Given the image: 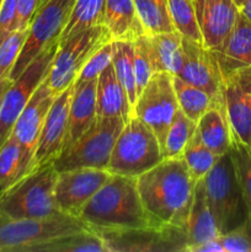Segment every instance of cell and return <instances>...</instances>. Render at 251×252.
<instances>
[{"instance_id":"obj_9","label":"cell","mask_w":251,"mask_h":252,"mask_svg":"<svg viewBox=\"0 0 251 252\" xmlns=\"http://www.w3.org/2000/svg\"><path fill=\"white\" fill-rule=\"evenodd\" d=\"M75 0H42L27 29L22 51L10 73L14 81L52 43L59 41Z\"/></svg>"},{"instance_id":"obj_27","label":"cell","mask_w":251,"mask_h":252,"mask_svg":"<svg viewBox=\"0 0 251 252\" xmlns=\"http://www.w3.org/2000/svg\"><path fill=\"white\" fill-rule=\"evenodd\" d=\"M172 83H174L179 108L189 120L194 121V122H197L199 117L209 108L218 105H224V102H218L206 90L182 80L179 76L174 75Z\"/></svg>"},{"instance_id":"obj_25","label":"cell","mask_w":251,"mask_h":252,"mask_svg":"<svg viewBox=\"0 0 251 252\" xmlns=\"http://www.w3.org/2000/svg\"><path fill=\"white\" fill-rule=\"evenodd\" d=\"M103 25L113 41L134 42L144 34L133 0H106Z\"/></svg>"},{"instance_id":"obj_18","label":"cell","mask_w":251,"mask_h":252,"mask_svg":"<svg viewBox=\"0 0 251 252\" xmlns=\"http://www.w3.org/2000/svg\"><path fill=\"white\" fill-rule=\"evenodd\" d=\"M54 97L56 96L47 85L46 80L42 81L25 106L12 129L11 134L16 138L27 157L32 160V164L37 142Z\"/></svg>"},{"instance_id":"obj_16","label":"cell","mask_w":251,"mask_h":252,"mask_svg":"<svg viewBox=\"0 0 251 252\" xmlns=\"http://www.w3.org/2000/svg\"><path fill=\"white\" fill-rule=\"evenodd\" d=\"M204 48L217 51L233 31L240 9L234 0H193Z\"/></svg>"},{"instance_id":"obj_47","label":"cell","mask_w":251,"mask_h":252,"mask_svg":"<svg viewBox=\"0 0 251 252\" xmlns=\"http://www.w3.org/2000/svg\"><path fill=\"white\" fill-rule=\"evenodd\" d=\"M192 1H193V0H192Z\"/></svg>"},{"instance_id":"obj_14","label":"cell","mask_w":251,"mask_h":252,"mask_svg":"<svg viewBox=\"0 0 251 252\" xmlns=\"http://www.w3.org/2000/svg\"><path fill=\"white\" fill-rule=\"evenodd\" d=\"M221 93L233 138L251 145V66L224 76Z\"/></svg>"},{"instance_id":"obj_23","label":"cell","mask_w":251,"mask_h":252,"mask_svg":"<svg viewBox=\"0 0 251 252\" xmlns=\"http://www.w3.org/2000/svg\"><path fill=\"white\" fill-rule=\"evenodd\" d=\"M194 133L199 140L218 157L228 153L233 142V133L225 106L218 105L206 111L196 122Z\"/></svg>"},{"instance_id":"obj_7","label":"cell","mask_w":251,"mask_h":252,"mask_svg":"<svg viewBox=\"0 0 251 252\" xmlns=\"http://www.w3.org/2000/svg\"><path fill=\"white\" fill-rule=\"evenodd\" d=\"M113 41L105 25L78 32L59 42L58 49L44 79L54 96L74 85L76 78L91 57L108 42Z\"/></svg>"},{"instance_id":"obj_29","label":"cell","mask_w":251,"mask_h":252,"mask_svg":"<svg viewBox=\"0 0 251 252\" xmlns=\"http://www.w3.org/2000/svg\"><path fill=\"white\" fill-rule=\"evenodd\" d=\"M32 252H107V249L97 234L85 230L52 239Z\"/></svg>"},{"instance_id":"obj_44","label":"cell","mask_w":251,"mask_h":252,"mask_svg":"<svg viewBox=\"0 0 251 252\" xmlns=\"http://www.w3.org/2000/svg\"><path fill=\"white\" fill-rule=\"evenodd\" d=\"M12 80H10L9 78L7 79H4V80H0V105H1V101H2V97H4L5 93H6L7 89L10 88V85H11Z\"/></svg>"},{"instance_id":"obj_17","label":"cell","mask_w":251,"mask_h":252,"mask_svg":"<svg viewBox=\"0 0 251 252\" xmlns=\"http://www.w3.org/2000/svg\"><path fill=\"white\" fill-rule=\"evenodd\" d=\"M182 46L185 58L181 70L176 76L206 90L218 102H224L220 74L211 51L184 37Z\"/></svg>"},{"instance_id":"obj_21","label":"cell","mask_w":251,"mask_h":252,"mask_svg":"<svg viewBox=\"0 0 251 252\" xmlns=\"http://www.w3.org/2000/svg\"><path fill=\"white\" fill-rule=\"evenodd\" d=\"M186 234L188 241L187 252H193L198 246L217 240L220 236L217 221L207 201L203 179L197 181L194 187V197L187 219Z\"/></svg>"},{"instance_id":"obj_20","label":"cell","mask_w":251,"mask_h":252,"mask_svg":"<svg viewBox=\"0 0 251 252\" xmlns=\"http://www.w3.org/2000/svg\"><path fill=\"white\" fill-rule=\"evenodd\" d=\"M96 81L74 84L70 98L65 147L75 142L97 120L96 112Z\"/></svg>"},{"instance_id":"obj_19","label":"cell","mask_w":251,"mask_h":252,"mask_svg":"<svg viewBox=\"0 0 251 252\" xmlns=\"http://www.w3.org/2000/svg\"><path fill=\"white\" fill-rule=\"evenodd\" d=\"M211 53L216 59L221 79L251 66V22L241 12L223 46Z\"/></svg>"},{"instance_id":"obj_5","label":"cell","mask_w":251,"mask_h":252,"mask_svg":"<svg viewBox=\"0 0 251 252\" xmlns=\"http://www.w3.org/2000/svg\"><path fill=\"white\" fill-rule=\"evenodd\" d=\"M162 159L164 155L157 135L139 118L132 116L116 140L107 170L111 174L137 179Z\"/></svg>"},{"instance_id":"obj_31","label":"cell","mask_w":251,"mask_h":252,"mask_svg":"<svg viewBox=\"0 0 251 252\" xmlns=\"http://www.w3.org/2000/svg\"><path fill=\"white\" fill-rule=\"evenodd\" d=\"M144 34L176 31L171 21L169 0H133Z\"/></svg>"},{"instance_id":"obj_46","label":"cell","mask_w":251,"mask_h":252,"mask_svg":"<svg viewBox=\"0 0 251 252\" xmlns=\"http://www.w3.org/2000/svg\"><path fill=\"white\" fill-rule=\"evenodd\" d=\"M1 4H2V0H0V6H1Z\"/></svg>"},{"instance_id":"obj_8","label":"cell","mask_w":251,"mask_h":252,"mask_svg":"<svg viewBox=\"0 0 251 252\" xmlns=\"http://www.w3.org/2000/svg\"><path fill=\"white\" fill-rule=\"evenodd\" d=\"M90 230L76 217L58 214L43 219H12L0 216V252H32L54 238Z\"/></svg>"},{"instance_id":"obj_33","label":"cell","mask_w":251,"mask_h":252,"mask_svg":"<svg viewBox=\"0 0 251 252\" xmlns=\"http://www.w3.org/2000/svg\"><path fill=\"white\" fill-rule=\"evenodd\" d=\"M169 10L175 30L184 38L203 46L201 30L192 0H169ZM204 47V46H203Z\"/></svg>"},{"instance_id":"obj_15","label":"cell","mask_w":251,"mask_h":252,"mask_svg":"<svg viewBox=\"0 0 251 252\" xmlns=\"http://www.w3.org/2000/svg\"><path fill=\"white\" fill-rule=\"evenodd\" d=\"M73 86L54 97L47 113L33 155V170L53 164L65 147Z\"/></svg>"},{"instance_id":"obj_12","label":"cell","mask_w":251,"mask_h":252,"mask_svg":"<svg viewBox=\"0 0 251 252\" xmlns=\"http://www.w3.org/2000/svg\"><path fill=\"white\" fill-rule=\"evenodd\" d=\"M172 78L169 73H155L134 105V116L157 135L161 150L167 129L179 110Z\"/></svg>"},{"instance_id":"obj_35","label":"cell","mask_w":251,"mask_h":252,"mask_svg":"<svg viewBox=\"0 0 251 252\" xmlns=\"http://www.w3.org/2000/svg\"><path fill=\"white\" fill-rule=\"evenodd\" d=\"M229 153L235 165L236 175L243 187L251 218V145L241 143L240 140L233 138Z\"/></svg>"},{"instance_id":"obj_11","label":"cell","mask_w":251,"mask_h":252,"mask_svg":"<svg viewBox=\"0 0 251 252\" xmlns=\"http://www.w3.org/2000/svg\"><path fill=\"white\" fill-rule=\"evenodd\" d=\"M58 46L59 41H57L44 49L20 74L19 78L12 81L5 93L0 105V147L11 135L15 123L24 111L25 106L27 105L39 84L48 75Z\"/></svg>"},{"instance_id":"obj_2","label":"cell","mask_w":251,"mask_h":252,"mask_svg":"<svg viewBox=\"0 0 251 252\" xmlns=\"http://www.w3.org/2000/svg\"><path fill=\"white\" fill-rule=\"evenodd\" d=\"M79 219L90 230L161 226L144 208L137 179L116 174L84 207Z\"/></svg>"},{"instance_id":"obj_26","label":"cell","mask_w":251,"mask_h":252,"mask_svg":"<svg viewBox=\"0 0 251 252\" xmlns=\"http://www.w3.org/2000/svg\"><path fill=\"white\" fill-rule=\"evenodd\" d=\"M32 170V160L11 134L0 147V196Z\"/></svg>"},{"instance_id":"obj_41","label":"cell","mask_w":251,"mask_h":252,"mask_svg":"<svg viewBox=\"0 0 251 252\" xmlns=\"http://www.w3.org/2000/svg\"><path fill=\"white\" fill-rule=\"evenodd\" d=\"M193 252H224V250L219 243V239H217V240L209 241V243L198 246L194 249Z\"/></svg>"},{"instance_id":"obj_28","label":"cell","mask_w":251,"mask_h":252,"mask_svg":"<svg viewBox=\"0 0 251 252\" xmlns=\"http://www.w3.org/2000/svg\"><path fill=\"white\" fill-rule=\"evenodd\" d=\"M105 2L106 0H75L59 42L65 41L69 37L86 29L103 25Z\"/></svg>"},{"instance_id":"obj_42","label":"cell","mask_w":251,"mask_h":252,"mask_svg":"<svg viewBox=\"0 0 251 252\" xmlns=\"http://www.w3.org/2000/svg\"><path fill=\"white\" fill-rule=\"evenodd\" d=\"M241 230H243V233L245 234L246 240H248L249 248H250V252H251V218H249V220L241 226Z\"/></svg>"},{"instance_id":"obj_13","label":"cell","mask_w":251,"mask_h":252,"mask_svg":"<svg viewBox=\"0 0 251 252\" xmlns=\"http://www.w3.org/2000/svg\"><path fill=\"white\" fill-rule=\"evenodd\" d=\"M111 176L108 170L76 169L58 172L54 199L59 211L79 218L84 207Z\"/></svg>"},{"instance_id":"obj_4","label":"cell","mask_w":251,"mask_h":252,"mask_svg":"<svg viewBox=\"0 0 251 252\" xmlns=\"http://www.w3.org/2000/svg\"><path fill=\"white\" fill-rule=\"evenodd\" d=\"M57 176L53 164L32 170L0 196V216L43 219L62 214L54 199Z\"/></svg>"},{"instance_id":"obj_10","label":"cell","mask_w":251,"mask_h":252,"mask_svg":"<svg viewBox=\"0 0 251 252\" xmlns=\"http://www.w3.org/2000/svg\"><path fill=\"white\" fill-rule=\"evenodd\" d=\"M107 252H184L188 241L185 228L172 225L128 229H96Z\"/></svg>"},{"instance_id":"obj_6","label":"cell","mask_w":251,"mask_h":252,"mask_svg":"<svg viewBox=\"0 0 251 252\" xmlns=\"http://www.w3.org/2000/svg\"><path fill=\"white\" fill-rule=\"evenodd\" d=\"M120 117H97L75 142L64 148L54 167L58 172L76 169L107 170L113 147L125 126Z\"/></svg>"},{"instance_id":"obj_3","label":"cell","mask_w":251,"mask_h":252,"mask_svg":"<svg viewBox=\"0 0 251 252\" xmlns=\"http://www.w3.org/2000/svg\"><path fill=\"white\" fill-rule=\"evenodd\" d=\"M209 208L220 235L241 228L250 218L230 153L220 155L203 179Z\"/></svg>"},{"instance_id":"obj_34","label":"cell","mask_w":251,"mask_h":252,"mask_svg":"<svg viewBox=\"0 0 251 252\" xmlns=\"http://www.w3.org/2000/svg\"><path fill=\"white\" fill-rule=\"evenodd\" d=\"M218 158V155L214 154L199 140L196 133L186 145L182 154V159L186 162L189 174L196 182L204 179L209 170L214 166Z\"/></svg>"},{"instance_id":"obj_22","label":"cell","mask_w":251,"mask_h":252,"mask_svg":"<svg viewBox=\"0 0 251 252\" xmlns=\"http://www.w3.org/2000/svg\"><path fill=\"white\" fill-rule=\"evenodd\" d=\"M96 112L97 117H120L126 122L134 116L129 98L116 76L112 63L103 69L96 81Z\"/></svg>"},{"instance_id":"obj_38","label":"cell","mask_w":251,"mask_h":252,"mask_svg":"<svg viewBox=\"0 0 251 252\" xmlns=\"http://www.w3.org/2000/svg\"><path fill=\"white\" fill-rule=\"evenodd\" d=\"M113 51H115V42L111 41L106 43L105 46L101 47L95 54L90 58V61L86 63L83 70L76 78L74 84H81L89 80H95L98 78L103 69L112 63Z\"/></svg>"},{"instance_id":"obj_40","label":"cell","mask_w":251,"mask_h":252,"mask_svg":"<svg viewBox=\"0 0 251 252\" xmlns=\"http://www.w3.org/2000/svg\"><path fill=\"white\" fill-rule=\"evenodd\" d=\"M42 0H16L17 30L29 29V25Z\"/></svg>"},{"instance_id":"obj_43","label":"cell","mask_w":251,"mask_h":252,"mask_svg":"<svg viewBox=\"0 0 251 252\" xmlns=\"http://www.w3.org/2000/svg\"><path fill=\"white\" fill-rule=\"evenodd\" d=\"M240 12L251 22V0H245V2L240 6Z\"/></svg>"},{"instance_id":"obj_30","label":"cell","mask_w":251,"mask_h":252,"mask_svg":"<svg viewBox=\"0 0 251 252\" xmlns=\"http://www.w3.org/2000/svg\"><path fill=\"white\" fill-rule=\"evenodd\" d=\"M113 42H115V51H113L112 57L113 69H115L118 81L129 98L133 113H134V105L138 98L134 71V46H133V42L129 41Z\"/></svg>"},{"instance_id":"obj_36","label":"cell","mask_w":251,"mask_h":252,"mask_svg":"<svg viewBox=\"0 0 251 252\" xmlns=\"http://www.w3.org/2000/svg\"><path fill=\"white\" fill-rule=\"evenodd\" d=\"M27 37L26 30H15L0 42V80L10 76Z\"/></svg>"},{"instance_id":"obj_32","label":"cell","mask_w":251,"mask_h":252,"mask_svg":"<svg viewBox=\"0 0 251 252\" xmlns=\"http://www.w3.org/2000/svg\"><path fill=\"white\" fill-rule=\"evenodd\" d=\"M196 132V122L189 120L181 110H177L171 126L167 129L162 144L164 159L182 158L184 150Z\"/></svg>"},{"instance_id":"obj_24","label":"cell","mask_w":251,"mask_h":252,"mask_svg":"<svg viewBox=\"0 0 251 252\" xmlns=\"http://www.w3.org/2000/svg\"><path fill=\"white\" fill-rule=\"evenodd\" d=\"M155 73L177 75L184 63L182 36L177 31L145 34Z\"/></svg>"},{"instance_id":"obj_37","label":"cell","mask_w":251,"mask_h":252,"mask_svg":"<svg viewBox=\"0 0 251 252\" xmlns=\"http://www.w3.org/2000/svg\"><path fill=\"white\" fill-rule=\"evenodd\" d=\"M133 46H134L135 81H137V93L139 96L148 81L155 74V70L152 63V58H150L149 49H148L145 34L135 39L133 42Z\"/></svg>"},{"instance_id":"obj_45","label":"cell","mask_w":251,"mask_h":252,"mask_svg":"<svg viewBox=\"0 0 251 252\" xmlns=\"http://www.w3.org/2000/svg\"><path fill=\"white\" fill-rule=\"evenodd\" d=\"M234 1H235V4L238 5L239 9H240V6L244 4V2H245V0H234Z\"/></svg>"},{"instance_id":"obj_1","label":"cell","mask_w":251,"mask_h":252,"mask_svg":"<svg viewBox=\"0 0 251 252\" xmlns=\"http://www.w3.org/2000/svg\"><path fill=\"white\" fill-rule=\"evenodd\" d=\"M197 182L182 158L162 159L137 177L144 208L161 225L186 229Z\"/></svg>"},{"instance_id":"obj_39","label":"cell","mask_w":251,"mask_h":252,"mask_svg":"<svg viewBox=\"0 0 251 252\" xmlns=\"http://www.w3.org/2000/svg\"><path fill=\"white\" fill-rule=\"evenodd\" d=\"M17 30L16 0H2L0 6V42Z\"/></svg>"}]
</instances>
